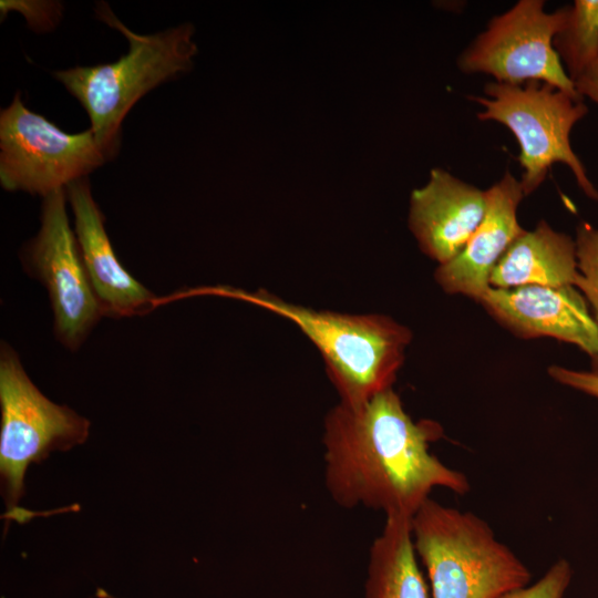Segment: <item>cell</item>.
I'll return each mask as SVG.
<instances>
[{
    "label": "cell",
    "instance_id": "cell-16",
    "mask_svg": "<svg viewBox=\"0 0 598 598\" xmlns=\"http://www.w3.org/2000/svg\"><path fill=\"white\" fill-rule=\"evenodd\" d=\"M553 45L575 82L598 60V0H575Z\"/></svg>",
    "mask_w": 598,
    "mask_h": 598
},
{
    "label": "cell",
    "instance_id": "cell-1",
    "mask_svg": "<svg viewBox=\"0 0 598 598\" xmlns=\"http://www.w3.org/2000/svg\"><path fill=\"white\" fill-rule=\"evenodd\" d=\"M442 436L440 423L413 421L393 388L359 404L339 402L323 423L326 488L341 507L410 518L434 488L465 495L467 476L431 453Z\"/></svg>",
    "mask_w": 598,
    "mask_h": 598
},
{
    "label": "cell",
    "instance_id": "cell-4",
    "mask_svg": "<svg viewBox=\"0 0 598 598\" xmlns=\"http://www.w3.org/2000/svg\"><path fill=\"white\" fill-rule=\"evenodd\" d=\"M411 534L430 598H497L532 580L528 567L472 512L430 497L411 517Z\"/></svg>",
    "mask_w": 598,
    "mask_h": 598
},
{
    "label": "cell",
    "instance_id": "cell-12",
    "mask_svg": "<svg viewBox=\"0 0 598 598\" xmlns=\"http://www.w3.org/2000/svg\"><path fill=\"white\" fill-rule=\"evenodd\" d=\"M486 208L482 223L464 247L450 261L439 265L434 278L447 293L478 301L491 288L493 268L525 229L517 220V208L525 197L520 183L509 172L485 190Z\"/></svg>",
    "mask_w": 598,
    "mask_h": 598
},
{
    "label": "cell",
    "instance_id": "cell-21",
    "mask_svg": "<svg viewBox=\"0 0 598 598\" xmlns=\"http://www.w3.org/2000/svg\"><path fill=\"white\" fill-rule=\"evenodd\" d=\"M574 84L579 95L598 104V60Z\"/></svg>",
    "mask_w": 598,
    "mask_h": 598
},
{
    "label": "cell",
    "instance_id": "cell-19",
    "mask_svg": "<svg viewBox=\"0 0 598 598\" xmlns=\"http://www.w3.org/2000/svg\"><path fill=\"white\" fill-rule=\"evenodd\" d=\"M1 14L7 16L10 10L23 14L34 30H49L60 19L61 6L52 1H1Z\"/></svg>",
    "mask_w": 598,
    "mask_h": 598
},
{
    "label": "cell",
    "instance_id": "cell-13",
    "mask_svg": "<svg viewBox=\"0 0 598 598\" xmlns=\"http://www.w3.org/2000/svg\"><path fill=\"white\" fill-rule=\"evenodd\" d=\"M64 189L74 215L80 254L104 316H130L146 308L154 296L116 258L89 179L75 181Z\"/></svg>",
    "mask_w": 598,
    "mask_h": 598
},
{
    "label": "cell",
    "instance_id": "cell-9",
    "mask_svg": "<svg viewBox=\"0 0 598 598\" xmlns=\"http://www.w3.org/2000/svg\"><path fill=\"white\" fill-rule=\"evenodd\" d=\"M65 202L64 188L43 197L40 230L24 246L21 258L25 271L48 290L58 340L75 351L104 313L70 227Z\"/></svg>",
    "mask_w": 598,
    "mask_h": 598
},
{
    "label": "cell",
    "instance_id": "cell-14",
    "mask_svg": "<svg viewBox=\"0 0 598 598\" xmlns=\"http://www.w3.org/2000/svg\"><path fill=\"white\" fill-rule=\"evenodd\" d=\"M575 240L540 220L508 247L492 270L493 288L574 286L578 276Z\"/></svg>",
    "mask_w": 598,
    "mask_h": 598
},
{
    "label": "cell",
    "instance_id": "cell-5",
    "mask_svg": "<svg viewBox=\"0 0 598 598\" xmlns=\"http://www.w3.org/2000/svg\"><path fill=\"white\" fill-rule=\"evenodd\" d=\"M485 96H471L483 106L480 121L506 126L519 145L523 169L519 181L525 196L534 193L556 163L567 165L587 197L598 200V189L571 148L570 132L587 113L584 97L548 83L529 81L520 85L488 82Z\"/></svg>",
    "mask_w": 598,
    "mask_h": 598
},
{
    "label": "cell",
    "instance_id": "cell-18",
    "mask_svg": "<svg viewBox=\"0 0 598 598\" xmlns=\"http://www.w3.org/2000/svg\"><path fill=\"white\" fill-rule=\"evenodd\" d=\"M573 569L566 559H558L534 584L517 588L497 598H564L571 581Z\"/></svg>",
    "mask_w": 598,
    "mask_h": 598
},
{
    "label": "cell",
    "instance_id": "cell-2",
    "mask_svg": "<svg viewBox=\"0 0 598 598\" xmlns=\"http://www.w3.org/2000/svg\"><path fill=\"white\" fill-rule=\"evenodd\" d=\"M249 302L295 323L321 353L341 403L359 404L391 389L412 339L410 329L384 315H349L286 301L267 290L230 287L197 290Z\"/></svg>",
    "mask_w": 598,
    "mask_h": 598
},
{
    "label": "cell",
    "instance_id": "cell-11",
    "mask_svg": "<svg viewBox=\"0 0 598 598\" xmlns=\"http://www.w3.org/2000/svg\"><path fill=\"white\" fill-rule=\"evenodd\" d=\"M485 208V190L434 168L426 185L411 194L409 227L421 250L443 265L464 249Z\"/></svg>",
    "mask_w": 598,
    "mask_h": 598
},
{
    "label": "cell",
    "instance_id": "cell-7",
    "mask_svg": "<svg viewBox=\"0 0 598 598\" xmlns=\"http://www.w3.org/2000/svg\"><path fill=\"white\" fill-rule=\"evenodd\" d=\"M107 159L92 131L63 132L30 111L17 93L0 113V183L43 197L65 188Z\"/></svg>",
    "mask_w": 598,
    "mask_h": 598
},
{
    "label": "cell",
    "instance_id": "cell-15",
    "mask_svg": "<svg viewBox=\"0 0 598 598\" xmlns=\"http://www.w3.org/2000/svg\"><path fill=\"white\" fill-rule=\"evenodd\" d=\"M365 598H430L413 547L411 518L385 516L369 549Z\"/></svg>",
    "mask_w": 598,
    "mask_h": 598
},
{
    "label": "cell",
    "instance_id": "cell-3",
    "mask_svg": "<svg viewBox=\"0 0 598 598\" xmlns=\"http://www.w3.org/2000/svg\"><path fill=\"white\" fill-rule=\"evenodd\" d=\"M95 12L126 38L128 51L112 63L75 66L54 75L86 111L90 130L110 159L118 151L122 122L132 106L161 83L189 70L197 47L189 23L138 34L124 25L106 3L97 4Z\"/></svg>",
    "mask_w": 598,
    "mask_h": 598
},
{
    "label": "cell",
    "instance_id": "cell-10",
    "mask_svg": "<svg viewBox=\"0 0 598 598\" xmlns=\"http://www.w3.org/2000/svg\"><path fill=\"white\" fill-rule=\"evenodd\" d=\"M574 286L491 287L477 301L499 324L524 339L549 337L598 360V326Z\"/></svg>",
    "mask_w": 598,
    "mask_h": 598
},
{
    "label": "cell",
    "instance_id": "cell-6",
    "mask_svg": "<svg viewBox=\"0 0 598 598\" xmlns=\"http://www.w3.org/2000/svg\"><path fill=\"white\" fill-rule=\"evenodd\" d=\"M0 472L7 517L18 518L28 466L52 451L83 443L90 422L65 405L45 398L27 375L12 348L0 350Z\"/></svg>",
    "mask_w": 598,
    "mask_h": 598
},
{
    "label": "cell",
    "instance_id": "cell-20",
    "mask_svg": "<svg viewBox=\"0 0 598 598\" xmlns=\"http://www.w3.org/2000/svg\"><path fill=\"white\" fill-rule=\"evenodd\" d=\"M548 374L556 382L598 399V373L578 371L559 365L548 368Z\"/></svg>",
    "mask_w": 598,
    "mask_h": 598
},
{
    "label": "cell",
    "instance_id": "cell-8",
    "mask_svg": "<svg viewBox=\"0 0 598 598\" xmlns=\"http://www.w3.org/2000/svg\"><path fill=\"white\" fill-rule=\"evenodd\" d=\"M544 6L543 0H519L493 17L486 30L460 54L458 69L470 74L485 73L509 85L544 82L581 96L553 45L567 20L568 6L550 13Z\"/></svg>",
    "mask_w": 598,
    "mask_h": 598
},
{
    "label": "cell",
    "instance_id": "cell-17",
    "mask_svg": "<svg viewBox=\"0 0 598 598\" xmlns=\"http://www.w3.org/2000/svg\"><path fill=\"white\" fill-rule=\"evenodd\" d=\"M575 245L579 272L574 287L591 305L598 326V229L587 221H580L576 228ZM592 368L598 373V360L592 362Z\"/></svg>",
    "mask_w": 598,
    "mask_h": 598
}]
</instances>
